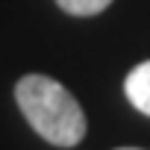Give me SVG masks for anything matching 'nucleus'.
Listing matches in <instances>:
<instances>
[{
  "label": "nucleus",
  "mask_w": 150,
  "mask_h": 150,
  "mask_svg": "<svg viewBox=\"0 0 150 150\" xmlns=\"http://www.w3.org/2000/svg\"><path fill=\"white\" fill-rule=\"evenodd\" d=\"M15 100L44 141L56 147H74L86 138V112L62 83L44 74H27L15 86Z\"/></svg>",
  "instance_id": "f257e3e1"
},
{
  "label": "nucleus",
  "mask_w": 150,
  "mask_h": 150,
  "mask_svg": "<svg viewBox=\"0 0 150 150\" xmlns=\"http://www.w3.org/2000/svg\"><path fill=\"white\" fill-rule=\"evenodd\" d=\"M124 91H127V100H129L141 115H150V59L141 62V65H135V68L127 74Z\"/></svg>",
  "instance_id": "f03ea898"
},
{
  "label": "nucleus",
  "mask_w": 150,
  "mask_h": 150,
  "mask_svg": "<svg viewBox=\"0 0 150 150\" xmlns=\"http://www.w3.org/2000/svg\"><path fill=\"white\" fill-rule=\"evenodd\" d=\"M59 9L68 12V15H77V18H91V15H100L103 9H109L112 0H56Z\"/></svg>",
  "instance_id": "7ed1b4c3"
},
{
  "label": "nucleus",
  "mask_w": 150,
  "mask_h": 150,
  "mask_svg": "<svg viewBox=\"0 0 150 150\" xmlns=\"http://www.w3.org/2000/svg\"><path fill=\"white\" fill-rule=\"evenodd\" d=\"M121 150H138V147H121Z\"/></svg>",
  "instance_id": "20e7f679"
}]
</instances>
